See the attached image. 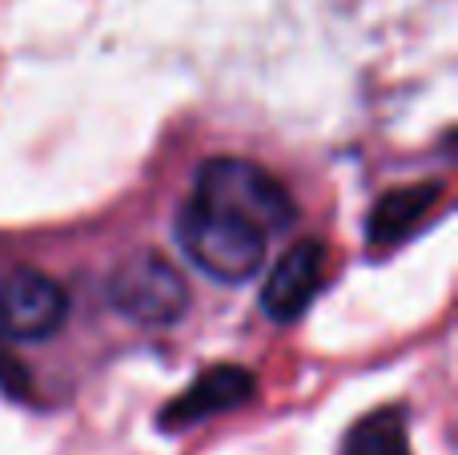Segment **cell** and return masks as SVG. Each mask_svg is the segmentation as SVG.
<instances>
[{
  "label": "cell",
  "instance_id": "obj_1",
  "mask_svg": "<svg viewBox=\"0 0 458 455\" xmlns=\"http://www.w3.org/2000/svg\"><path fill=\"white\" fill-rule=\"evenodd\" d=\"M193 202L229 214L237 222L261 230L266 238H277L293 226L298 210L293 198L285 193V185L274 174H266L261 166L242 158H214L198 169V182H193Z\"/></svg>",
  "mask_w": 458,
  "mask_h": 455
},
{
  "label": "cell",
  "instance_id": "obj_2",
  "mask_svg": "<svg viewBox=\"0 0 458 455\" xmlns=\"http://www.w3.org/2000/svg\"><path fill=\"white\" fill-rule=\"evenodd\" d=\"M177 242L190 254L198 270H206L217 282H245L261 270L266 262L269 238L253 226L237 222L229 214L201 206V202H185L182 218H177Z\"/></svg>",
  "mask_w": 458,
  "mask_h": 455
},
{
  "label": "cell",
  "instance_id": "obj_3",
  "mask_svg": "<svg viewBox=\"0 0 458 455\" xmlns=\"http://www.w3.org/2000/svg\"><path fill=\"white\" fill-rule=\"evenodd\" d=\"M105 295H109L113 311H121L125 319L141 322V327H174L190 311V287H185V279L161 254H153V250L125 258L109 274Z\"/></svg>",
  "mask_w": 458,
  "mask_h": 455
},
{
  "label": "cell",
  "instance_id": "obj_4",
  "mask_svg": "<svg viewBox=\"0 0 458 455\" xmlns=\"http://www.w3.org/2000/svg\"><path fill=\"white\" fill-rule=\"evenodd\" d=\"M69 314V298L48 274L37 270H4L0 274V339H45Z\"/></svg>",
  "mask_w": 458,
  "mask_h": 455
},
{
  "label": "cell",
  "instance_id": "obj_5",
  "mask_svg": "<svg viewBox=\"0 0 458 455\" xmlns=\"http://www.w3.org/2000/svg\"><path fill=\"white\" fill-rule=\"evenodd\" d=\"M326 279V250L322 242H298L290 246L277 266L269 270L266 290H261V311L274 322H293L310 311V303L318 298Z\"/></svg>",
  "mask_w": 458,
  "mask_h": 455
},
{
  "label": "cell",
  "instance_id": "obj_6",
  "mask_svg": "<svg viewBox=\"0 0 458 455\" xmlns=\"http://www.w3.org/2000/svg\"><path fill=\"white\" fill-rule=\"evenodd\" d=\"M250 395H253V375L245 367H233V363L209 367L206 375H198L185 387V395H177L169 408H161V427L182 432V427H193L201 419H214L222 411L242 408Z\"/></svg>",
  "mask_w": 458,
  "mask_h": 455
},
{
  "label": "cell",
  "instance_id": "obj_7",
  "mask_svg": "<svg viewBox=\"0 0 458 455\" xmlns=\"http://www.w3.org/2000/svg\"><path fill=\"white\" fill-rule=\"evenodd\" d=\"M443 193H446L443 182L403 185V190L382 193L378 206L370 210V222H366L370 242L374 246H394V242H406L430 218V210L443 202Z\"/></svg>",
  "mask_w": 458,
  "mask_h": 455
},
{
  "label": "cell",
  "instance_id": "obj_8",
  "mask_svg": "<svg viewBox=\"0 0 458 455\" xmlns=\"http://www.w3.org/2000/svg\"><path fill=\"white\" fill-rule=\"evenodd\" d=\"M342 455H411L403 411H374L362 424L350 427Z\"/></svg>",
  "mask_w": 458,
  "mask_h": 455
}]
</instances>
